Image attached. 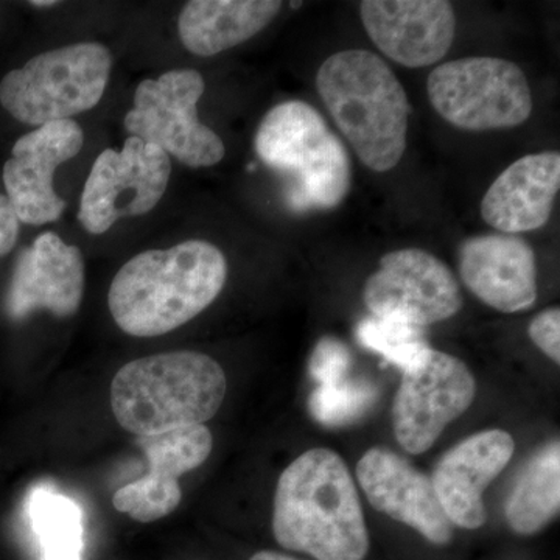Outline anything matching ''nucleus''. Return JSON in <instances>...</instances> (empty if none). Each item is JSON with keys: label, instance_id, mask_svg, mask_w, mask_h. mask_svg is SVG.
Returning <instances> with one entry per match:
<instances>
[{"label": "nucleus", "instance_id": "1", "mask_svg": "<svg viewBox=\"0 0 560 560\" xmlns=\"http://www.w3.org/2000/svg\"><path fill=\"white\" fill-rule=\"evenodd\" d=\"M226 279V257L212 243L187 241L145 250L114 276L109 312L125 334L160 337L205 312Z\"/></svg>", "mask_w": 560, "mask_h": 560}, {"label": "nucleus", "instance_id": "2", "mask_svg": "<svg viewBox=\"0 0 560 560\" xmlns=\"http://www.w3.org/2000/svg\"><path fill=\"white\" fill-rule=\"evenodd\" d=\"M272 533L285 550L318 560H363L370 551L355 482L338 453L313 448L280 475Z\"/></svg>", "mask_w": 560, "mask_h": 560}, {"label": "nucleus", "instance_id": "3", "mask_svg": "<svg viewBox=\"0 0 560 560\" xmlns=\"http://www.w3.org/2000/svg\"><path fill=\"white\" fill-rule=\"evenodd\" d=\"M316 90L331 119L372 172L399 165L407 150V92L377 55L345 50L330 55L316 73Z\"/></svg>", "mask_w": 560, "mask_h": 560}, {"label": "nucleus", "instance_id": "4", "mask_svg": "<svg viewBox=\"0 0 560 560\" xmlns=\"http://www.w3.org/2000/svg\"><path fill=\"white\" fill-rule=\"evenodd\" d=\"M223 368L194 350L158 353L125 364L110 383V408L136 436L205 425L226 397Z\"/></svg>", "mask_w": 560, "mask_h": 560}, {"label": "nucleus", "instance_id": "5", "mask_svg": "<svg viewBox=\"0 0 560 560\" xmlns=\"http://www.w3.org/2000/svg\"><path fill=\"white\" fill-rule=\"evenodd\" d=\"M254 149L285 179L287 201L296 212L340 206L352 186V164L340 138L308 103L291 101L268 110Z\"/></svg>", "mask_w": 560, "mask_h": 560}, {"label": "nucleus", "instance_id": "6", "mask_svg": "<svg viewBox=\"0 0 560 560\" xmlns=\"http://www.w3.org/2000/svg\"><path fill=\"white\" fill-rule=\"evenodd\" d=\"M113 70L101 43H79L36 55L0 81V105L31 127L70 120L97 106Z\"/></svg>", "mask_w": 560, "mask_h": 560}, {"label": "nucleus", "instance_id": "7", "mask_svg": "<svg viewBox=\"0 0 560 560\" xmlns=\"http://www.w3.org/2000/svg\"><path fill=\"white\" fill-rule=\"evenodd\" d=\"M427 91L434 110L460 130L521 127L533 113L525 72L503 58L470 57L444 62L430 73Z\"/></svg>", "mask_w": 560, "mask_h": 560}, {"label": "nucleus", "instance_id": "8", "mask_svg": "<svg viewBox=\"0 0 560 560\" xmlns=\"http://www.w3.org/2000/svg\"><path fill=\"white\" fill-rule=\"evenodd\" d=\"M206 83L194 69H175L160 79L140 81L135 105L125 117V130L190 168L223 161L226 149L215 131L198 119L197 106Z\"/></svg>", "mask_w": 560, "mask_h": 560}, {"label": "nucleus", "instance_id": "9", "mask_svg": "<svg viewBox=\"0 0 560 560\" xmlns=\"http://www.w3.org/2000/svg\"><path fill=\"white\" fill-rule=\"evenodd\" d=\"M171 176V156L138 138L130 136L120 151H103L81 194V226L101 235L121 219L145 215L164 197Z\"/></svg>", "mask_w": 560, "mask_h": 560}, {"label": "nucleus", "instance_id": "10", "mask_svg": "<svg viewBox=\"0 0 560 560\" xmlns=\"http://www.w3.org/2000/svg\"><path fill=\"white\" fill-rule=\"evenodd\" d=\"M477 382L456 357L430 349L404 372L393 405L397 441L411 455L429 451L453 420L469 410Z\"/></svg>", "mask_w": 560, "mask_h": 560}, {"label": "nucleus", "instance_id": "11", "mask_svg": "<svg viewBox=\"0 0 560 560\" xmlns=\"http://www.w3.org/2000/svg\"><path fill=\"white\" fill-rule=\"evenodd\" d=\"M364 304L372 316L397 318L425 327L451 319L463 307V294L451 268L418 248L393 250L366 280Z\"/></svg>", "mask_w": 560, "mask_h": 560}, {"label": "nucleus", "instance_id": "12", "mask_svg": "<svg viewBox=\"0 0 560 560\" xmlns=\"http://www.w3.org/2000/svg\"><path fill=\"white\" fill-rule=\"evenodd\" d=\"M83 142V130L73 120L50 121L16 140L3 184L22 223L40 226L60 220L66 201L55 190V172L80 153Z\"/></svg>", "mask_w": 560, "mask_h": 560}, {"label": "nucleus", "instance_id": "13", "mask_svg": "<svg viewBox=\"0 0 560 560\" xmlns=\"http://www.w3.org/2000/svg\"><path fill=\"white\" fill-rule=\"evenodd\" d=\"M138 445L149 459V470L139 480L114 493L113 504L132 521L150 523L178 510L183 492L179 477L200 467L213 447L206 425L138 436Z\"/></svg>", "mask_w": 560, "mask_h": 560}, {"label": "nucleus", "instance_id": "14", "mask_svg": "<svg viewBox=\"0 0 560 560\" xmlns=\"http://www.w3.org/2000/svg\"><path fill=\"white\" fill-rule=\"evenodd\" d=\"M360 16L377 49L405 68L436 65L455 39V10L445 0H364Z\"/></svg>", "mask_w": 560, "mask_h": 560}, {"label": "nucleus", "instance_id": "15", "mask_svg": "<svg viewBox=\"0 0 560 560\" xmlns=\"http://www.w3.org/2000/svg\"><path fill=\"white\" fill-rule=\"evenodd\" d=\"M84 293V260L77 246L54 232L40 234L14 264L7 313L11 319L47 311L60 318L75 315Z\"/></svg>", "mask_w": 560, "mask_h": 560}, {"label": "nucleus", "instance_id": "16", "mask_svg": "<svg viewBox=\"0 0 560 560\" xmlns=\"http://www.w3.org/2000/svg\"><path fill=\"white\" fill-rule=\"evenodd\" d=\"M357 478L374 510L418 530L438 547L451 544L453 525L431 478L407 459L386 448H371L357 466Z\"/></svg>", "mask_w": 560, "mask_h": 560}, {"label": "nucleus", "instance_id": "17", "mask_svg": "<svg viewBox=\"0 0 560 560\" xmlns=\"http://www.w3.org/2000/svg\"><path fill=\"white\" fill-rule=\"evenodd\" d=\"M515 442L503 430L471 434L451 448L434 467V492L452 525L478 529L488 521L482 493L514 455Z\"/></svg>", "mask_w": 560, "mask_h": 560}, {"label": "nucleus", "instance_id": "18", "mask_svg": "<svg viewBox=\"0 0 560 560\" xmlns=\"http://www.w3.org/2000/svg\"><path fill=\"white\" fill-rule=\"evenodd\" d=\"M459 272L467 289L503 313L526 311L537 300L536 256L518 235H475L460 243Z\"/></svg>", "mask_w": 560, "mask_h": 560}, {"label": "nucleus", "instance_id": "19", "mask_svg": "<svg viewBox=\"0 0 560 560\" xmlns=\"http://www.w3.org/2000/svg\"><path fill=\"white\" fill-rule=\"evenodd\" d=\"M560 189L558 151L526 154L510 165L482 198V220L500 234L540 230L550 220Z\"/></svg>", "mask_w": 560, "mask_h": 560}, {"label": "nucleus", "instance_id": "20", "mask_svg": "<svg viewBox=\"0 0 560 560\" xmlns=\"http://www.w3.org/2000/svg\"><path fill=\"white\" fill-rule=\"evenodd\" d=\"M279 0H194L180 11V43L190 54L213 57L237 47L271 24Z\"/></svg>", "mask_w": 560, "mask_h": 560}, {"label": "nucleus", "instance_id": "21", "mask_svg": "<svg viewBox=\"0 0 560 560\" xmlns=\"http://www.w3.org/2000/svg\"><path fill=\"white\" fill-rule=\"evenodd\" d=\"M560 510V445L552 441L523 467L506 504L508 525L515 534L533 536Z\"/></svg>", "mask_w": 560, "mask_h": 560}, {"label": "nucleus", "instance_id": "22", "mask_svg": "<svg viewBox=\"0 0 560 560\" xmlns=\"http://www.w3.org/2000/svg\"><path fill=\"white\" fill-rule=\"evenodd\" d=\"M27 514L43 560L83 558V515L75 501L49 486H38L28 497Z\"/></svg>", "mask_w": 560, "mask_h": 560}, {"label": "nucleus", "instance_id": "23", "mask_svg": "<svg viewBox=\"0 0 560 560\" xmlns=\"http://www.w3.org/2000/svg\"><path fill=\"white\" fill-rule=\"evenodd\" d=\"M357 338L364 348L381 353L401 372L418 364L429 352L425 329L397 318L370 316L357 327Z\"/></svg>", "mask_w": 560, "mask_h": 560}, {"label": "nucleus", "instance_id": "24", "mask_svg": "<svg viewBox=\"0 0 560 560\" xmlns=\"http://www.w3.org/2000/svg\"><path fill=\"white\" fill-rule=\"evenodd\" d=\"M378 386L364 378L320 385L308 399V410L324 427H346L363 419L377 404Z\"/></svg>", "mask_w": 560, "mask_h": 560}, {"label": "nucleus", "instance_id": "25", "mask_svg": "<svg viewBox=\"0 0 560 560\" xmlns=\"http://www.w3.org/2000/svg\"><path fill=\"white\" fill-rule=\"evenodd\" d=\"M352 364V352L345 342L335 337H324L313 349L308 372L318 386L331 385L350 377Z\"/></svg>", "mask_w": 560, "mask_h": 560}, {"label": "nucleus", "instance_id": "26", "mask_svg": "<svg viewBox=\"0 0 560 560\" xmlns=\"http://www.w3.org/2000/svg\"><path fill=\"white\" fill-rule=\"evenodd\" d=\"M529 338L556 364L560 363V311L547 308L529 324Z\"/></svg>", "mask_w": 560, "mask_h": 560}, {"label": "nucleus", "instance_id": "27", "mask_svg": "<svg viewBox=\"0 0 560 560\" xmlns=\"http://www.w3.org/2000/svg\"><path fill=\"white\" fill-rule=\"evenodd\" d=\"M20 224L16 212L7 195L0 194V257L13 250L20 238Z\"/></svg>", "mask_w": 560, "mask_h": 560}, {"label": "nucleus", "instance_id": "28", "mask_svg": "<svg viewBox=\"0 0 560 560\" xmlns=\"http://www.w3.org/2000/svg\"><path fill=\"white\" fill-rule=\"evenodd\" d=\"M250 560H301L296 558H291V556L282 555V552L276 551H260L257 555H254Z\"/></svg>", "mask_w": 560, "mask_h": 560}, {"label": "nucleus", "instance_id": "29", "mask_svg": "<svg viewBox=\"0 0 560 560\" xmlns=\"http://www.w3.org/2000/svg\"><path fill=\"white\" fill-rule=\"evenodd\" d=\"M57 3L54 0H36V2H31V5L36 7V9H47V7H55Z\"/></svg>", "mask_w": 560, "mask_h": 560}]
</instances>
